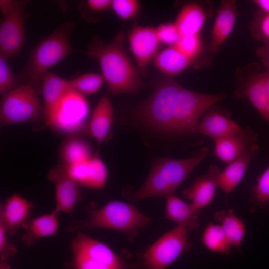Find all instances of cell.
<instances>
[{
    "label": "cell",
    "mask_w": 269,
    "mask_h": 269,
    "mask_svg": "<svg viewBox=\"0 0 269 269\" xmlns=\"http://www.w3.org/2000/svg\"><path fill=\"white\" fill-rule=\"evenodd\" d=\"M125 35L120 31L110 42L94 36L83 51L97 58L108 91L112 95L137 93L143 87L138 71L124 47Z\"/></svg>",
    "instance_id": "cell-1"
},
{
    "label": "cell",
    "mask_w": 269,
    "mask_h": 269,
    "mask_svg": "<svg viewBox=\"0 0 269 269\" xmlns=\"http://www.w3.org/2000/svg\"><path fill=\"white\" fill-rule=\"evenodd\" d=\"M75 27L74 22L66 21L35 46L18 75L22 84L30 85L37 92L43 76L50 68L71 53L82 52L73 47L70 41Z\"/></svg>",
    "instance_id": "cell-2"
},
{
    "label": "cell",
    "mask_w": 269,
    "mask_h": 269,
    "mask_svg": "<svg viewBox=\"0 0 269 269\" xmlns=\"http://www.w3.org/2000/svg\"><path fill=\"white\" fill-rule=\"evenodd\" d=\"M208 148L202 147L198 152L185 159L162 158L153 163L142 185L134 192L126 194L132 201L145 198L173 194L180 184L209 154Z\"/></svg>",
    "instance_id": "cell-3"
},
{
    "label": "cell",
    "mask_w": 269,
    "mask_h": 269,
    "mask_svg": "<svg viewBox=\"0 0 269 269\" xmlns=\"http://www.w3.org/2000/svg\"><path fill=\"white\" fill-rule=\"evenodd\" d=\"M86 210L89 214L88 219L73 220L67 227V231L104 228L123 232L133 239L140 229L151 222V218L141 214L135 205L120 201H110L99 209L95 203H90Z\"/></svg>",
    "instance_id": "cell-4"
},
{
    "label": "cell",
    "mask_w": 269,
    "mask_h": 269,
    "mask_svg": "<svg viewBox=\"0 0 269 269\" xmlns=\"http://www.w3.org/2000/svg\"><path fill=\"white\" fill-rule=\"evenodd\" d=\"M28 0H0L2 19L0 24V57H17L25 42L23 10Z\"/></svg>",
    "instance_id": "cell-5"
},
{
    "label": "cell",
    "mask_w": 269,
    "mask_h": 269,
    "mask_svg": "<svg viewBox=\"0 0 269 269\" xmlns=\"http://www.w3.org/2000/svg\"><path fill=\"white\" fill-rule=\"evenodd\" d=\"M43 113L36 91L28 84H22L2 96L0 104V121L9 125L32 121Z\"/></svg>",
    "instance_id": "cell-6"
},
{
    "label": "cell",
    "mask_w": 269,
    "mask_h": 269,
    "mask_svg": "<svg viewBox=\"0 0 269 269\" xmlns=\"http://www.w3.org/2000/svg\"><path fill=\"white\" fill-rule=\"evenodd\" d=\"M189 231L177 225L164 234L143 254L142 264L145 269H165L188 248Z\"/></svg>",
    "instance_id": "cell-7"
},
{
    "label": "cell",
    "mask_w": 269,
    "mask_h": 269,
    "mask_svg": "<svg viewBox=\"0 0 269 269\" xmlns=\"http://www.w3.org/2000/svg\"><path fill=\"white\" fill-rule=\"evenodd\" d=\"M89 113V105L84 96L73 90L62 101L49 126L63 133L79 130Z\"/></svg>",
    "instance_id": "cell-8"
},
{
    "label": "cell",
    "mask_w": 269,
    "mask_h": 269,
    "mask_svg": "<svg viewBox=\"0 0 269 269\" xmlns=\"http://www.w3.org/2000/svg\"><path fill=\"white\" fill-rule=\"evenodd\" d=\"M47 177L54 184L55 208L71 216L76 204L82 200L80 186L70 176L63 163L51 169Z\"/></svg>",
    "instance_id": "cell-9"
},
{
    "label": "cell",
    "mask_w": 269,
    "mask_h": 269,
    "mask_svg": "<svg viewBox=\"0 0 269 269\" xmlns=\"http://www.w3.org/2000/svg\"><path fill=\"white\" fill-rule=\"evenodd\" d=\"M77 232L71 243L73 254L84 256L115 269H127L132 267L106 244L81 231Z\"/></svg>",
    "instance_id": "cell-10"
},
{
    "label": "cell",
    "mask_w": 269,
    "mask_h": 269,
    "mask_svg": "<svg viewBox=\"0 0 269 269\" xmlns=\"http://www.w3.org/2000/svg\"><path fill=\"white\" fill-rule=\"evenodd\" d=\"M128 39L130 50L140 71L144 74L149 62L157 54L161 44L155 29L149 26H134L130 30Z\"/></svg>",
    "instance_id": "cell-11"
},
{
    "label": "cell",
    "mask_w": 269,
    "mask_h": 269,
    "mask_svg": "<svg viewBox=\"0 0 269 269\" xmlns=\"http://www.w3.org/2000/svg\"><path fill=\"white\" fill-rule=\"evenodd\" d=\"M33 209L31 202L14 193L0 204V223L8 235H13L18 229L26 228L31 220L30 215Z\"/></svg>",
    "instance_id": "cell-12"
},
{
    "label": "cell",
    "mask_w": 269,
    "mask_h": 269,
    "mask_svg": "<svg viewBox=\"0 0 269 269\" xmlns=\"http://www.w3.org/2000/svg\"><path fill=\"white\" fill-rule=\"evenodd\" d=\"M73 90L69 81L54 73L48 72L43 76L40 91L43 97V113L47 126L61 103Z\"/></svg>",
    "instance_id": "cell-13"
},
{
    "label": "cell",
    "mask_w": 269,
    "mask_h": 269,
    "mask_svg": "<svg viewBox=\"0 0 269 269\" xmlns=\"http://www.w3.org/2000/svg\"><path fill=\"white\" fill-rule=\"evenodd\" d=\"M220 172L217 166H210L205 175L197 177L189 187L183 190V196L190 200L195 208L201 210L214 198Z\"/></svg>",
    "instance_id": "cell-14"
},
{
    "label": "cell",
    "mask_w": 269,
    "mask_h": 269,
    "mask_svg": "<svg viewBox=\"0 0 269 269\" xmlns=\"http://www.w3.org/2000/svg\"><path fill=\"white\" fill-rule=\"evenodd\" d=\"M257 134L249 127L215 141L214 154L227 164L250 145L256 143Z\"/></svg>",
    "instance_id": "cell-15"
},
{
    "label": "cell",
    "mask_w": 269,
    "mask_h": 269,
    "mask_svg": "<svg viewBox=\"0 0 269 269\" xmlns=\"http://www.w3.org/2000/svg\"><path fill=\"white\" fill-rule=\"evenodd\" d=\"M259 151L256 143L249 145L237 158L228 164L218 178V187L228 194L232 192L242 179L252 159Z\"/></svg>",
    "instance_id": "cell-16"
},
{
    "label": "cell",
    "mask_w": 269,
    "mask_h": 269,
    "mask_svg": "<svg viewBox=\"0 0 269 269\" xmlns=\"http://www.w3.org/2000/svg\"><path fill=\"white\" fill-rule=\"evenodd\" d=\"M242 130L227 113L212 110L208 111L198 124L195 133L208 136L215 141Z\"/></svg>",
    "instance_id": "cell-17"
},
{
    "label": "cell",
    "mask_w": 269,
    "mask_h": 269,
    "mask_svg": "<svg viewBox=\"0 0 269 269\" xmlns=\"http://www.w3.org/2000/svg\"><path fill=\"white\" fill-rule=\"evenodd\" d=\"M237 9L235 0H223L220 5L213 24L209 49L217 53L231 33L236 19Z\"/></svg>",
    "instance_id": "cell-18"
},
{
    "label": "cell",
    "mask_w": 269,
    "mask_h": 269,
    "mask_svg": "<svg viewBox=\"0 0 269 269\" xmlns=\"http://www.w3.org/2000/svg\"><path fill=\"white\" fill-rule=\"evenodd\" d=\"M165 218L182 226L189 232L199 227L200 210L188 204L174 194L166 197Z\"/></svg>",
    "instance_id": "cell-19"
},
{
    "label": "cell",
    "mask_w": 269,
    "mask_h": 269,
    "mask_svg": "<svg viewBox=\"0 0 269 269\" xmlns=\"http://www.w3.org/2000/svg\"><path fill=\"white\" fill-rule=\"evenodd\" d=\"M59 213L55 208L49 214L31 219L25 229V233L21 238L23 243L28 247H31L37 240L56 235L59 225Z\"/></svg>",
    "instance_id": "cell-20"
},
{
    "label": "cell",
    "mask_w": 269,
    "mask_h": 269,
    "mask_svg": "<svg viewBox=\"0 0 269 269\" xmlns=\"http://www.w3.org/2000/svg\"><path fill=\"white\" fill-rule=\"evenodd\" d=\"M113 110L107 96L100 98L92 114L88 125L90 134L99 142H102L108 134L112 123Z\"/></svg>",
    "instance_id": "cell-21"
},
{
    "label": "cell",
    "mask_w": 269,
    "mask_h": 269,
    "mask_svg": "<svg viewBox=\"0 0 269 269\" xmlns=\"http://www.w3.org/2000/svg\"><path fill=\"white\" fill-rule=\"evenodd\" d=\"M193 61L181 52L174 45L162 50L154 58L155 66L168 76H174L181 72Z\"/></svg>",
    "instance_id": "cell-22"
},
{
    "label": "cell",
    "mask_w": 269,
    "mask_h": 269,
    "mask_svg": "<svg viewBox=\"0 0 269 269\" xmlns=\"http://www.w3.org/2000/svg\"><path fill=\"white\" fill-rule=\"evenodd\" d=\"M205 20L202 8L197 4L189 3L180 10L174 23L182 37L199 34Z\"/></svg>",
    "instance_id": "cell-23"
},
{
    "label": "cell",
    "mask_w": 269,
    "mask_h": 269,
    "mask_svg": "<svg viewBox=\"0 0 269 269\" xmlns=\"http://www.w3.org/2000/svg\"><path fill=\"white\" fill-rule=\"evenodd\" d=\"M243 95L262 117L269 123V101L265 87L264 72L257 73L249 80Z\"/></svg>",
    "instance_id": "cell-24"
},
{
    "label": "cell",
    "mask_w": 269,
    "mask_h": 269,
    "mask_svg": "<svg viewBox=\"0 0 269 269\" xmlns=\"http://www.w3.org/2000/svg\"><path fill=\"white\" fill-rule=\"evenodd\" d=\"M215 218L220 223L232 246L240 248L245 236L246 228L243 221L236 216L234 210L229 208L217 211Z\"/></svg>",
    "instance_id": "cell-25"
},
{
    "label": "cell",
    "mask_w": 269,
    "mask_h": 269,
    "mask_svg": "<svg viewBox=\"0 0 269 269\" xmlns=\"http://www.w3.org/2000/svg\"><path fill=\"white\" fill-rule=\"evenodd\" d=\"M61 155L66 165L87 162L93 157L89 143L78 137L70 138L63 144Z\"/></svg>",
    "instance_id": "cell-26"
},
{
    "label": "cell",
    "mask_w": 269,
    "mask_h": 269,
    "mask_svg": "<svg viewBox=\"0 0 269 269\" xmlns=\"http://www.w3.org/2000/svg\"><path fill=\"white\" fill-rule=\"evenodd\" d=\"M203 245L208 250L229 255L232 245L220 225L209 223L205 228L201 237Z\"/></svg>",
    "instance_id": "cell-27"
},
{
    "label": "cell",
    "mask_w": 269,
    "mask_h": 269,
    "mask_svg": "<svg viewBox=\"0 0 269 269\" xmlns=\"http://www.w3.org/2000/svg\"><path fill=\"white\" fill-rule=\"evenodd\" d=\"M104 81L102 74L95 73H86L69 81L73 89L84 96L98 92Z\"/></svg>",
    "instance_id": "cell-28"
},
{
    "label": "cell",
    "mask_w": 269,
    "mask_h": 269,
    "mask_svg": "<svg viewBox=\"0 0 269 269\" xmlns=\"http://www.w3.org/2000/svg\"><path fill=\"white\" fill-rule=\"evenodd\" d=\"M251 192L255 208L269 210V166L257 178Z\"/></svg>",
    "instance_id": "cell-29"
},
{
    "label": "cell",
    "mask_w": 269,
    "mask_h": 269,
    "mask_svg": "<svg viewBox=\"0 0 269 269\" xmlns=\"http://www.w3.org/2000/svg\"><path fill=\"white\" fill-rule=\"evenodd\" d=\"M89 177L87 187L100 189L105 184L108 176L106 166L98 156H93L88 162Z\"/></svg>",
    "instance_id": "cell-30"
},
{
    "label": "cell",
    "mask_w": 269,
    "mask_h": 269,
    "mask_svg": "<svg viewBox=\"0 0 269 269\" xmlns=\"http://www.w3.org/2000/svg\"><path fill=\"white\" fill-rule=\"evenodd\" d=\"M18 75L11 70L6 60L0 57V94L3 96L12 90L20 82Z\"/></svg>",
    "instance_id": "cell-31"
},
{
    "label": "cell",
    "mask_w": 269,
    "mask_h": 269,
    "mask_svg": "<svg viewBox=\"0 0 269 269\" xmlns=\"http://www.w3.org/2000/svg\"><path fill=\"white\" fill-rule=\"evenodd\" d=\"M174 45L183 54L193 60L199 54L202 49V42L199 34L182 36Z\"/></svg>",
    "instance_id": "cell-32"
},
{
    "label": "cell",
    "mask_w": 269,
    "mask_h": 269,
    "mask_svg": "<svg viewBox=\"0 0 269 269\" xmlns=\"http://www.w3.org/2000/svg\"><path fill=\"white\" fill-rule=\"evenodd\" d=\"M111 7L120 18L127 20L137 15L140 3L136 0H113Z\"/></svg>",
    "instance_id": "cell-33"
},
{
    "label": "cell",
    "mask_w": 269,
    "mask_h": 269,
    "mask_svg": "<svg viewBox=\"0 0 269 269\" xmlns=\"http://www.w3.org/2000/svg\"><path fill=\"white\" fill-rule=\"evenodd\" d=\"M155 29L160 42L164 44L174 45L181 37L174 23H162Z\"/></svg>",
    "instance_id": "cell-34"
},
{
    "label": "cell",
    "mask_w": 269,
    "mask_h": 269,
    "mask_svg": "<svg viewBox=\"0 0 269 269\" xmlns=\"http://www.w3.org/2000/svg\"><path fill=\"white\" fill-rule=\"evenodd\" d=\"M254 34L264 42L269 41V12L261 10L254 23Z\"/></svg>",
    "instance_id": "cell-35"
},
{
    "label": "cell",
    "mask_w": 269,
    "mask_h": 269,
    "mask_svg": "<svg viewBox=\"0 0 269 269\" xmlns=\"http://www.w3.org/2000/svg\"><path fill=\"white\" fill-rule=\"evenodd\" d=\"M69 266L72 269H115L84 256L73 254Z\"/></svg>",
    "instance_id": "cell-36"
},
{
    "label": "cell",
    "mask_w": 269,
    "mask_h": 269,
    "mask_svg": "<svg viewBox=\"0 0 269 269\" xmlns=\"http://www.w3.org/2000/svg\"><path fill=\"white\" fill-rule=\"evenodd\" d=\"M5 229L0 223V260H9L17 252L16 246L7 239Z\"/></svg>",
    "instance_id": "cell-37"
},
{
    "label": "cell",
    "mask_w": 269,
    "mask_h": 269,
    "mask_svg": "<svg viewBox=\"0 0 269 269\" xmlns=\"http://www.w3.org/2000/svg\"><path fill=\"white\" fill-rule=\"evenodd\" d=\"M111 0H88L87 4L88 7L95 11H102L111 7Z\"/></svg>",
    "instance_id": "cell-38"
},
{
    "label": "cell",
    "mask_w": 269,
    "mask_h": 269,
    "mask_svg": "<svg viewBox=\"0 0 269 269\" xmlns=\"http://www.w3.org/2000/svg\"><path fill=\"white\" fill-rule=\"evenodd\" d=\"M265 45L259 50V54L268 67L269 66V41L265 42Z\"/></svg>",
    "instance_id": "cell-39"
},
{
    "label": "cell",
    "mask_w": 269,
    "mask_h": 269,
    "mask_svg": "<svg viewBox=\"0 0 269 269\" xmlns=\"http://www.w3.org/2000/svg\"><path fill=\"white\" fill-rule=\"evenodd\" d=\"M253 1L262 11L269 12V0H255Z\"/></svg>",
    "instance_id": "cell-40"
},
{
    "label": "cell",
    "mask_w": 269,
    "mask_h": 269,
    "mask_svg": "<svg viewBox=\"0 0 269 269\" xmlns=\"http://www.w3.org/2000/svg\"><path fill=\"white\" fill-rule=\"evenodd\" d=\"M264 78H265V87L266 89V91L269 101V66L268 67L267 70L264 72Z\"/></svg>",
    "instance_id": "cell-41"
},
{
    "label": "cell",
    "mask_w": 269,
    "mask_h": 269,
    "mask_svg": "<svg viewBox=\"0 0 269 269\" xmlns=\"http://www.w3.org/2000/svg\"><path fill=\"white\" fill-rule=\"evenodd\" d=\"M9 260H0V269H11Z\"/></svg>",
    "instance_id": "cell-42"
}]
</instances>
